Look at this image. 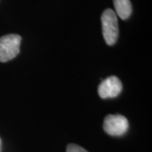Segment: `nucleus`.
<instances>
[{"label":"nucleus","mask_w":152,"mask_h":152,"mask_svg":"<svg viewBox=\"0 0 152 152\" xmlns=\"http://www.w3.org/2000/svg\"><path fill=\"white\" fill-rule=\"evenodd\" d=\"M21 37L17 34H9L0 37V62L13 59L20 53Z\"/></svg>","instance_id":"nucleus-2"},{"label":"nucleus","mask_w":152,"mask_h":152,"mask_svg":"<svg viewBox=\"0 0 152 152\" xmlns=\"http://www.w3.org/2000/svg\"><path fill=\"white\" fill-rule=\"evenodd\" d=\"M103 129L112 136H122L129 129V121L123 115H107L103 123Z\"/></svg>","instance_id":"nucleus-3"},{"label":"nucleus","mask_w":152,"mask_h":152,"mask_svg":"<svg viewBox=\"0 0 152 152\" xmlns=\"http://www.w3.org/2000/svg\"><path fill=\"white\" fill-rule=\"evenodd\" d=\"M102 33L105 42L107 45L116 43L118 37V17L113 10L107 9L102 15Z\"/></svg>","instance_id":"nucleus-1"},{"label":"nucleus","mask_w":152,"mask_h":152,"mask_svg":"<svg viewBox=\"0 0 152 152\" xmlns=\"http://www.w3.org/2000/svg\"><path fill=\"white\" fill-rule=\"evenodd\" d=\"M116 15L122 19H129L132 13V5L129 0H113Z\"/></svg>","instance_id":"nucleus-5"},{"label":"nucleus","mask_w":152,"mask_h":152,"mask_svg":"<svg viewBox=\"0 0 152 152\" xmlns=\"http://www.w3.org/2000/svg\"><path fill=\"white\" fill-rule=\"evenodd\" d=\"M123 90V85L120 80L116 76H110L102 80L98 87V94L101 98L117 97Z\"/></svg>","instance_id":"nucleus-4"},{"label":"nucleus","mask_w":152,"mask_h":152,"mask_svg":"<svg viewBox=\"0 0 152 152\" xmlns=\"http://www.w3.org/2000/svg\"><path fill=\"white\" fill-rule=\"evenodd\" d=\"M66 152H88L86 150H85L81 146L75 145V144H69L67 146Z\"/></svg>","instance_id":"nucleus-6"}]
</instances>
